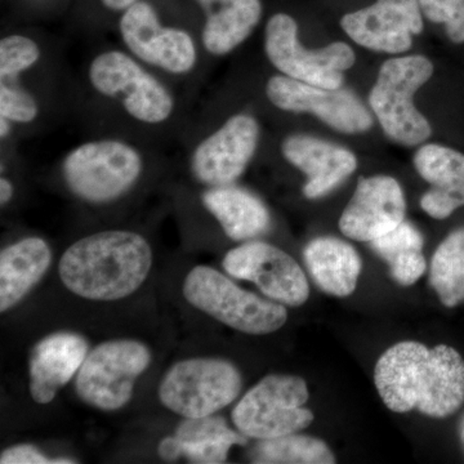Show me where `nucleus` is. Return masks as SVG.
<instances>
[{"mask_svg": "<svg viewBox=\"0 0 464 464\" xmlns=\"http://www.w3.org/2000/svg\"><path fill=\"white\" fill-rule=\"evenodd\" d=\"M82 90L94 112L109 121L105 133L150 145L151 140L181 132L185 127V108L176 85L121 44L100 48L88 57L82 70Z\"/></svg>", "mask_w": 464, "mask_h": 464, "instance_id": "nucleus-1", "label": "nucleus"}, {"mask_svg": "<svg viewBox=\"0 0 464 464\" xmlns=\"http://www.w3.org/2000/svg\"><path fill=\"white\" fill-rule=\"evenodd\" d=\"M375 387L395 413L418 411L448 418L464 404V360L456 348L401 342L380 357Z\"/></svg>", "mask_w": 464, "mask_h": 464, "instance_id": "nucleus-2", "label": "nucleus"}, {"mask_svg": "<svg viewBox=\"0 0 464 464\" xmlns=\"http://www.w3.org/2000/svg\"><path fill=\"white\" fill-rule=\"evenodd\" d=\"M152 265L149 241L130 230H105L75 241L61 257L63 285L91 301H118L133 295Z\"/></svg>", "mask_w": 464, "mask_h": 464, "instance_id": "nucleus-3", "label": "nucleus"}, {"mask_svg": "<svg viewBox=\"0 0 464 464\" xmlns=\"http://www.w3.org/2000/svg\"><path fill=\"white\" fill-rule=\"evenodd\" d=\"M150 148L149 143L118 134H97L63 155L61 177L67 190L84 203H114L141 181Z\"/></svg>", "mask_w": 464, "mask_h": 464, "instance_id": "nucleus-4", "label": "nucleus"}, {"mask_svg": "<svg viewBox=\"0 0 464 464\" xmlns=\"http://www.w3.org/2000/svg\"><path fill=\"white\" fill-rule=\"evenodd\" d=\"M118 33L125 51L177 88L201 75L206 54L199 35L164 23L151 3L140 0L123 12Z\"/></svg>", "mask_w": 464, "mask_h": 464, "instance_id": "nucleus-5", "label": "nucleus"}, {"mask_svg": "<svg viewBox=\"0 0 464 464\" xmlns=\"http://www.w3.org/2000/svg\"><path fill=\"white\" fill-rule=\"evenodd\" d=\"M432 74V63L424 56L391 58L382 65L369 105L392 141L418 146L431 136V125L415 108L414 94Z\"/></svg>", "mask_w": 464, "mask_h": 464, "instance_id": "nucleus-6", "label": "nucleus"}, {"mask_svg": "<svg viewBox=\"0 0 464 464\" xmlns=\"http://www.w3.org/2000/svg\"><path fill=\"white\" fill-rule=\"evenodd\" d=\"M183 295L191 306L246 334H270L288 320L284 304L239 288L208 266L192 268L183 284Z\"/></svg>", "mask_w": 464, "mask_h": 464, "instance_id": "nucleus-7", "label": "nucleus"}, {"mask_svg": "<svg viewBox=\"0 0 464 464\" xmlns=\"http://www.w3.org/2000/svg\"><path fill=\"white\" fill-rule=\"evenodd\" d=\"M261 125L248 112H237L218 125L188 137V169L206 188L234 185L257 152Z\"/></svg>", "mask_w": 464, "mask_h": 464, "instance_id": "nucleus-8", "label": "nucleus"}, {"mask_svg": "<svg viewBox=\"0 0 464 464\" xmlns=\"http://www.w3.org/2000/svg\"><path fill=\"white\" fill-rule=\"evenodd\" d=\"M307 383L297 375L271 374L250 389L232 411V422L248 439L292 435L314 422Z\"/></svg>", "mask_w": 464, "mask_h": 464, "instance_id": "nucleus-9", "label": "nucleus"}, {"mask_svg": "<svg viewBox=\"0 0 464 464\" xmlns=\"http://www.w3.org/2000/svg\"><path fill=\"white\" fill-rule=\"evenodd\" d=\"M264 50L268 63L279 74L316 87L334 88L343 84V72L355 63V52L343 42L320 50H307L298 36L295 18L275 14L265 27Z\"/></svg>", "mask_w": 464, "mask_h": 464, "instance_id": "nucleus-10", "label": "nucleus"}, {"mask_svg": "<svg viewBox=\"0 0 464 464\" xmlns=\"http://www.w3.org/2000/svg\"><path fill=\"white\" fill-rule=\"evenodd\" d=\"M237 366L222 359H188L169 369L159 386L161 404L185 418L212 415L240 395Z\"/></svg>", "mask_w": 464, "mask_h": 464, "instance_id": "nucleus-11", "label": "nucleus"}, {"mask_svg": "<svg viewBox=\"0 0 464 464\" xmlns=\"http://www.w3.org/2000/svg\"><path fill=\"white\" fill-rule=\"evenodd\" d=\"M151 353L133 340L105 342L88 353L75 378V391L85 404L112 411L133 395L134 383L149 368Z\"/></svg>", "mask_w": 464, "mask_h": 464, "instance_id": "nucleus-12", "label": "nucleus"}, {"mask_svg": "<svg viewBox=\"0 0 464 464\" xmlns=\"http://www.w3.org/2000/svg\"><path fill=\"white\" fill-rule=\"evenodd\" d=\"M268 102L285 112L316 115L341 133H364L373 127V116L353 92L344 88L316 87L283 74L273 75L265 84Z\"/></svg>", "mask_w": 464, "mask_h": 464, "instance_id": "nucleus-13", "label": "nucleus"}, {"mask_svg": "<svg viewBox=\"0 0 464 464\" xmlns=\"http://www.w3.org/2000/svg\"><path fill=\"white\" fill-rule=\"evenodd\" d=\"M222 265L232 277L255 283L266 297L284 306H302L310 297L301 266L288 253L264 241H246L231 249Z\"/></svg>", "mask_w": 464, "mask_h": 464, "instance_id": "nucleus-14", "label": "nucleus"}, {"mask_svg": "<svg viewBox=\"0 0 464 464\" xmlns=\"http://www.w3.org/2000/svg\"><path fill=\"white\" fill-rule=\"evenodd\" d=\"M342 29L366 50L399 54L411 50L413 36L423 30L418 0H377L342 17Z\"/></svg>", "mask_w": 464, "mask_h": 464, "instance_id": "nucleus-15", "label": "nucleus"}, {"mask_svg": "<svg viewBox=\"0 0 464 464\" xmlns=\"http://www.w3.org/2000/svg\"><path fill=\"white\" fill-rule=\"evenodd\" d=\"M404 191L390 176L362 177L340 218L348 239L371 243L405 221Z\"/></svg>", "mask_w": 464, "mask_h": 464, "instance_id": "nucleus-16", "label": "nucleus"}, {"mask_svg": "<svg viewBox=\"0 0 464 464\" xmlns=\"http://www.w3.org/2000/svg\"><path fill=\"white\" fill-rule=\"evenodd\" d=\"M280 149L289 164L306 174L304 195L310 200L331 194L357 168V159L350 150L304 134L286 137Z\"/></svg>", "mask_w": 464, "mask_h": 464, "instance_id": "nucleus-17", "label": "nucleus"}, {"mask_svg": "<svg viewBox=\"0 0 464 464\" xmlns=\"http://www.w3.org/2000/svg\"><path fill=\"white\" fill-rule=\"evenodd\" d=\"M88 350V342L76 333H54L38 342L29 360L30 393L34 401L50 404L58 391L78 374Z\"/></svg>", "mask_w": 464, "mask_h": 464, "instance_id": "nucleus-18", "label": "nucleus"}, {"mask_svg": "<svg viewBox=\"0 0 464 464\" xmlns=\"http://www.w3.org/2000/svg\"><path fill=\"white\" fill-rule=\"evenodd\" d=\"M203 14L199 41L204 54L227 56L246 43L261 21V0H195Z\"/></svg>", "mask_w": 464, "mask_h": 464, "instance_id": "nucleus-19", "label": "nucleus"}, {"mask_svg": "<svg viewBox=\"0 0 464 464\" xmlns=\"http://www.w3.org/2000/svg\"><path fill=\"white\" fill-rule=\"evenodd\" d=\"M201 203L231 240L246 243L271 228L270 210L264 201L235 183L207 188L201 194Z\"/></svg>", "mask_w": 464, "mask_h": 464, "instance_id": "nucleus-20", "label": "nucleus"}, {"mask_svg": "<svg viewBox=\"0 0 464 464\" xmlns=\"http://www.w3.org/2000/svg\"><path fill=\"white\" fill-rule=\"evenodd\" d=\"M52 250L47 241L32 237L0 253V311L16 306L47 273Z\"/></svg>", "mask_w": 464, "mask_h": 464, "instance_id": "nucleus-21", "label": "nucleus"}, {"mask_svg": "<svg viewBox=\"0 0 464 464\" xmlns=\"http://www.w3.org/2000/svg\"><path fill=\"white\" fill-rule=\"evenodd\" d=\"M308 273L323 292L347 297L355 292L362 258L351 244L337 237L311 240L304 250Z\"/></svg>", "mask_w": 464, "mask_h": 464, "instance_id": "nucleus-22", "label": "nucleus"}, {"mask_svg": "<svg viewBox=\"0 0 464 464\" xmlns=\"http://www.w3.org/2000/svg\"><path fill=\"white\" fill-rule=\"evenodd\" d=\"M371 246L390 266L391 276L401 285H414L426 273L423 237L411 222H401L392 231L371 241Z\"/></svg>", "mask_w": 464, "mask_h": 464, "instance_id": "nucleus-23", "label": "nucleus"}, {"mask_svg": "<svg viewBox=\"0 0 464 464\" xmlns=\"http://www.w3.org/2000/svg\"><path fill=\"white\" fill-rule=\"evenodd\" d=\"M418 174L432 190L447 197L458 208L464 207V155L447 146L430 143L414 155Z\"/></svg>", "mask_w": 464, "mask_h": 464, "instance_id": "nucleus-24", "label": "nucleus"}, {"mask_svg": "<svg viewBox=\"0 0 464 464\" xmlns=\"http://www.w3.org/2000/svg\"><path fill=\"white\" fill-rule=\"evenodd\" d=\"M430 284L445 307L464 302V227L449 234L436 249Z\"/></svg>", "mask_w": 464, "mask_h": 464, "instance_id": "nucleus-25", "label": "nucleus"}, {"mask_svg": "<svg viewBox=\"0 0 464 464\" xmlns=\"http://www.w3.org/2000/svg\"><path fill=\"white\" fill-rule=\"evenodd\" d=\"M253 462L265 464H333L331 448L313 436L292 435L261 440L253 450Z\"/></svg>", "mask_w": 464, "mask_h": 464, "instance_id": "nucleus-26", "label": "nucleus"}, {"mask_svg": "<svg viewBox=\"0 0 464 464\" xmlns=\"http://www.w3.org/2000/svg\"><path fill=\"white\" fill-rule=\"evenodd\" d=\"M50 45L35 35L8 33L0 39V79L14 78L53 60Z\"/></svg>", "mask_w": 464, "mask_h": 464, "instance_id": "nucleus-27", "label": "nucleus"}, {"mask_svg": "<svg viewBox=\"0 0 464 464\" xmlns=\"http://www.w3.org/2000/svg\"><path fill=\"white\" fill-rule=\"evenodd\" d=\"M182 442H200L208 440L237 439L246 445L248 438L244 433L234 431L222 417L207 415L200 418H186L176 432Z\"/></svg>", "mask_w": 464, "mask_h": 464, "instance_id": "nucleus-28", "label": "nucleus"}, {"mask_svg": "<svg viewBox=\"0 0 464 464\" xmlns=\"http://www.w3.org/2000/svg\"><path fill=\"white\" fill-rule=\"evenodd\" d=\"M427 20L442 24L449 39L464 43V0H418Z\"/></svg>", "mask_w": 464, "mask_h": 464, "instance_id": "nucleus-29", "label": "nucleus"}, {"mask_svg": "<svg viewBox=\"0 0 464 464\" xmlns=\"http://www.w3.org/2000/svg\"><path fill=\"white\" fill-rule=\"evenodd\" d=\"M182 442V441H181ZM234 445H243L240 440L218 439L200 442H182V456L192 463H225Z\"/></svg>", "mask_w": 464, "mask_h": 464, "instance_id": "nucleus-30", "label": "nucleus"}, {"mask_svg": "<svg viewBox=\"0 0 464 464\" xmlns=\"http://www.w3.org/2000/svg\"><path fill=\"white\" fill-rule=\"evenodd\" d=\"M0 463L2 464H70L75 463L74 460L67 459V458H60V459H50V458L43 456L41 451L32 445H17V447L9 448L3 451L0 456Z\"/></svg>", "mask_w": 464, "mask_h": 464, "instance_id": "nucleus-31", "label": "nucleus"}, {"mask_svg": "<svg viewBox=\"0 0 464 464\" xmlns=\"http://www.w3.org/2000/svg\"><path fill=\"white\" fill-rule=\"evenodd\" d=\"M159 454L164 460H176L182 456L181 440L174 438H166L159 445Z\"/></svg>", "mask_w": 464, "mask_h": 464, "instance_id": "nucleus-32", "label": "nucleus"}, {"mask_svg": "<svg viewBox=\"0 0 464 464\" xmlns=\"http://www.w3.org/2000/svg\"><path fill=\"white\" fill-rule=\"evenodd\" d=\"M137 2H140V0H100L103 8L108 9L112 14H118L119 17Z\"/></svg>", "mask_w": 464, "mask_h": 464, "instance_id": "nucleus-33", "label": "nucleus"}, {"mask_svg": "<svg viewBox=\"0 0 464 464\" xmlns=\"http://www.w3.org/2000/svg\"><path fill=\"white\" fill-rule=\"evenodd\" d=\"M14 183L7 177H2L0 179V204H2V207L7 206L12 198H14Z\"/></svg>", "mask_w": 464, "mask_h": 464, "instance_id": "nucleus-34", "label": "nucleus"}]
</instances>
